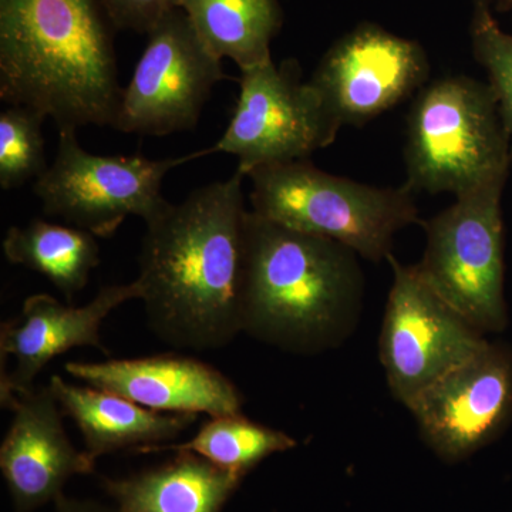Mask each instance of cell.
I'll return each instance as SVG.
<instances>
[{
	"mask_svg": "<svg viewBox=\"0 0 512 512\" xmlns=\"http://www.w3.org/2000/svg\"><path fill=\"white\" fill-rule=\"evenodd\" d=\"M46 117L25 106H9L0 113V187L10 191L46 173Z\"/></svg>",
	"mask_w": 512,
	"mask_h": 512,
	"instance_id": "obj_21",
	"label": "cell"
},
{
	"mask_svg": "<svg viewBox=\"0 0 512 512\" xmlns=\"http://www.w3.org/2000/svg\"><path fill=\"white\" fill-rule=\"evenodd\" d=\"M362 301L355 251L248 211L242 333L285 352L316 355L345 342Z\"/></svg>",
	"mask_w": 512,
	"mask_h": 512,
	"instance_id": "obj_3",
	"label": "cell"
},
{
	"mask_svg": "<svg viewBox=\"0 0 512 512\" xmlns=\"http://www.w3.org/2000/svg\"><path fill=\"white\" fill-rule=\"evenodd\" d=\"M212 55L239 70L272 60L271 42L282 26L278 0H181V8Z\"/></svg>",
	"mask_w": 512,
	"mask_h": 512,
	"instance_id": "obj_18",
	"label": "cell"
},
{
	"mask_svg": "<svg viewBox=\"0 0 512 512\" xmlns=\"http://www.w3.org/2000/svg\"><path fill=\"white\" fill-rule=\"evenodd\" d=\"M430 67L412 40L365 26L323 56L309 83L343 126H362L420 89Z\"/></svg>",
	"mask_w": 512,
	"mask_h": 512,
	"instance_id": "obj_12",
	"label": "cell"
},
{
	"mask_svg": "<svg viewBox=\"0 0 512 512\" xmlns=\"http://www.w3.org/2000/svg\"><path fill=\"white\" fill-rule=\"evenodd\" d=\"M251 210L296 231L333 239L357 255L387 258L394 235L414 222L413 191L379 188L336 177L311 160L268 165L248 175Z\"/></svg>",
	"mask_w": 512,
	"mask_h": 512,
	"instance_id": "obj_5",
	"label": "cell"
},
{
	"mask_svg": "<svg viewBox=\"0 0 512 512\" xmlns=\"http://www.w3.org/2000/svg\"><path fill=\"white\" fill-rule=\"evenodd\" d=\"M510 134L490 84L444 77L421 89L407 119V187L460 197L507 181Z\"/></svg>",
	"mask_w": 512,
	"mask_h": 512,
	"instance_id": "obj_4",
	"label": "cell"
},
{
	"mask_svg": "<svg viewBox=\"0 0 512 512\" xmlns=\"http://www.w3.org/2000/svg\"><path fill=\"white\" fill-rule=\"evenodd\" d=\"M64 370L89 386L160 413H242L244 397L224 373L195 357L157 355L107 362H67Z\"/></svg>",
	"mask_w": 512,
	"mask_h": 512,
	"instance_id": "obj_15",
	"label": "cell"
},
{
	"mask_svg": "<svg viewBox=\"0 0 512 512\" xmlns=\"http://www.w3.org/2000/svg\"><path fill=\"white\" fill-rule=\"evenodd\" d=\"M497 181L456 197L426 224L421 278L480 332L507 326L501 195Z\"/></svg>",
	"mask_w": 512,
	"mask_h": 512,
	"instance_id": "obj_7",
	"label": "cell"
},
{
	"mask_svg": "<svg viewBox=\"0 0 512 512\" xmlns=\"http://www.w3.org/2000/svg\"><path fill=\"white\" fill-rule=\"evenodd\" d=\"M427 446L448 463L491 443L512 413V355L488 343L409 407Z\"/></svg>",
	"mask_w": 512,
	"mask_h": 512,
	"instance_id": "obj_11",
	"label": "cell"
},
{
	"mask_svg": "<svg viewBox=\"0 0 512 512\" xmlns=\"http://www.w3.org/2000/svg\"><path fill=\"white\" fill-rule=\"evenodd\" d=\"M124 478H104L117 512H221L245 480L191 451Z\"/></svg>",
	"mask_w": 512,
	"mask_h": 512,
	"instance_id": "obj_17",
	"label": "cell"
},
{
	"mask_svg": "<svg viewBox=\"0 0 512 512\" xmlns=\"http://www.w3.org/2000/svg\"><path fill=\"white\" fill-rule=\"evenodd\" d=\"M211 148L183 157L96 156L80 146L74 130L59 131L53 164L33 191L49 217L110 238L128 217L150 222L170 202L161 194L165 175L185 163L210 156Z\"/></svg>",
	"mask_w": 512,
	"mask_h": 512,
	"instance_id": "obj_6",
	"label": "cell"
},
{
	"mask_svg": "<svg viewBox=\"0 0 512 512\" xmlns=\"http://www.w3.org/2000/svg\"><path fill=\"white\" fill-rule=\"evenodd\" d=\"M134 299H141L137 281L104 286L79 308L64 305L47 293L26 298L19 315L0 326V359L15 362L12 370L0 373L2 407L35 389L36 377L55 357L86 346L103 349L100 330L104 320Z\"/></svg>",
	"mask_w": 512,
	"mask_h": 512,
	"instance_id": "obj_13",
	"label": "cell"
},
{
	"mask_svg": "<svg viewBox=\"0 0 512 512\" xmlns=\"http://www.w3.org/2000/svg\"><path fill=\"white\" fill-rule=\"evenodd\" d=\"M296 446V440L285 431L262 426L238 413L210 417L198 433L185 443L144 447L136 453L191 451L207 458L215 466L247 477L266 458Z\"/></svg>",
	"mask_w": 512,
	"mask_h": 512,
	"instance_id": "obj_20",
	"label": "cell"
},
{
	"mask_svg": "<svg viewBox=\"0 0 512 512\" xmlns=\"http://www.w3.org/2000/svg\"><path fill=\"white\" fill-rule=\"evenodd\" d=\"M393 284L380 332V360L393 396L409 409L450 370L487 348L484 333L440 298L416 265L387 256Z\"/></svg>",
	"mask_w": 512,
	"mask_h": 512,
	"instance_id": "obj_9",
	"label": "cell"
},
{
	"mask_svg": "<svg viewBox=\"0 0 512 512\" xmlns=\"http://www.w3.org/2000/svg\"><path fill=\"white\" fill-rule=\"evenodd\" d=\"M2 247L10 264L45 276L67 301L86 288L93 269L100 264L96 235L45 220L9 228Z\"/></svg>",
	"mask_w": 512,
	"mask_h": 512,
	"instance_id": "obj_19",
	"label": "cell"
},
{
	"mask_svg": "<svg viewBox=\"0 0 512 512\" xmlns=\"http://www.w3.org/2000/svg\"><path fill=\"white\" fill-rule=\"evenodd\" d=\"M56 512H117L116 508L96 503L92 500H77L66 495H60L55 501Z\"/></svg>",
	"mask_w": 512,
	"mask_h": 512,
	"instance_id": "obj_24",
	"label": "cell"
},
{
	"mask_svg": "<svg viewBox=\"0 0 512 512\" xmlns=\"http://www.w3.org/2000/svg\"><path fill=\"white\" fill-rule=\"evenodd\" d=\"M50 390L64 416L76 423L84 451L97 461L121 450L160 446L181 436L198 414L160 413L97 387L76 386L52 376Z\"/></svg>",
	"mask_w": 512,
	"mask_h": 512,
	"instance_id": "obj_16",
	"label": "cell"
},
{
	"mask_svg": "<svg viewBox=\"0 0 512 512\" xmlns=\"http://www.w3.org/2000/svg\"><path fill=\"white\" fill-rule=\"evenodd\" d=\"M13 413L0 446V471L13 512H35L63 495L74 476H90L96 461L73 446L50 387H35L5 407Z\"/></svg>",
	"mask_w": 512,
	"mask_h": 512,
	"instance_id": "obj_14",
	"label": "cell"
},
{
	"mask_svg": "<svg viewBox=\"0 0 512 512\" xmlns=\"http://www.w3.org/2000/svg\"><path fill=\"white\" fill-rule=\"evenodd\" d=\"M473 47L490 76V86L512 138V35L495 22L487 0H478L473 19Z\"/></svg>",
	"mask_w": 512,
	"mask_h": 512,
	"instance_id": "obj_22",
	"label": "cell"
},
{
	"mask_svg": "<svg viewBox=\"0 0 512 512\" xmlns=\"http://www.w3.org/2000/svg\"><path fill=\"white\" fill-rule=\"evenodd\" d=\"M237 82V106L211 153L237 157L245 178L268 165L309 160L338 137L342 124L309 80L303 82L296 60L242 70Z\"/></svg>",
	"mask_w": 512,
	"mask_h": 512,
	"instance_id": "obj_8",
	"label": "cell"
},
{
	"mask_svg": "<svg viewBox=\"0 0 512 512\" xmlns=\"http://www.w3.org/2000/svg\"><path fill=\"white\" fill-rule=\"evenodd\" d=\"M511 2H512V0H511Z\"/></svg>",
	"mask_w": 512,
	"mask_h": 512,
	"instance_id": "obj_25",
	"label": "cell"
},
{
	"mask_svg": "<svg viewBox=\"0 0 512 512\" xmlns=\"http://www.w3.org/2000/svg\"><path fill=\"white\" fill-rule=\"evenodd\" d=\"M100 0H0V99L57 130L114 128L121 89Z\"/></svg>",
	"mask_w": 512,
	"mask_h": 512,
	"instance_id": "obj_2",
	"label": "cell"
},
{
	"mask_svg": "<svg viewBox=\"0 0 512 512\" xmlns=\"http://www.w3.org/2000/svg\"><path fill=\"white\" fill-rule=\"evenodd\" d=\"M147 36L121 93L114 128L151 137L194 130L212 89L231 77L201 42L183 9L168 13Z\"/></svg>",
	"mask_w": 512,
	"mask_h": 512,
	"instance_id": "obj_10",
	"label": "cell"
},
{
	"mask_svg": "<svg viewBox=\"0 0 512 512\" xmlns=\"http://www.w3.org/2000/svg\"><path fill=\"white\" fill-rule=\"evenodd\" d=\"M116 30L148 35L168 13L181 8V0H100Z\"/></svg>",
	"mask_w": 512,
	"mask_h": 512,
	"instance_id": "obj_23",
	"label": "cell"
},
{
	"mask_svg": "<svg viewBox=\"0 0 512 512\" xmlns=\"http://www.w3.org/2000/svg\"><path fill=\"white\" fill-rule=\"evenodd\" d=\"M244 178L198 188L146 224L136 281L148 325L168 345L221 349L242 333Z\"/></svg>",
	"mask_w": 512,
	"mask_h": 512,
	"instance_id": "obj_1",
	"label": "cell"
}]
</instances>
